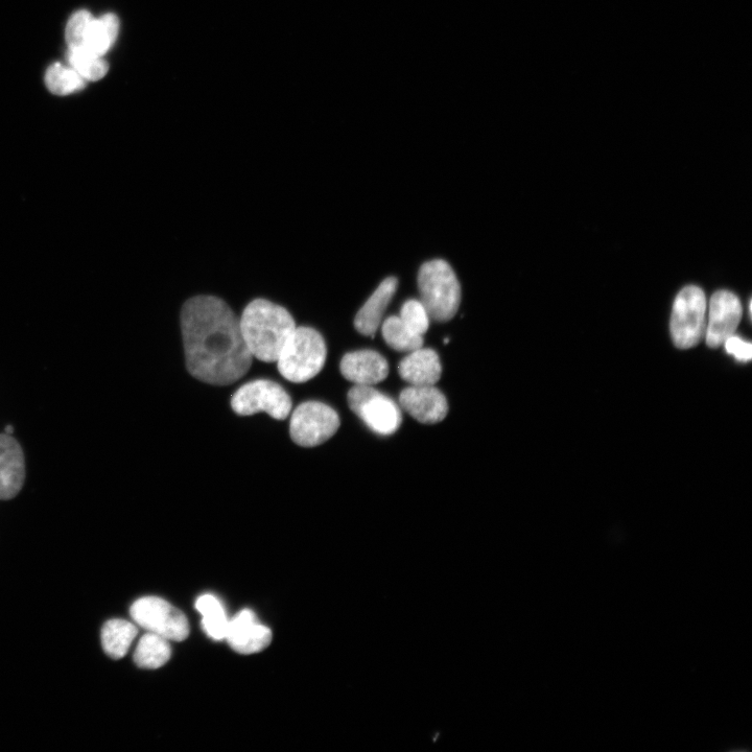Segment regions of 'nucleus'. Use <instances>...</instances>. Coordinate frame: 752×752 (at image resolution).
<instances>
[{
	"mask_svg": "<svg viewBox=\"0 0 752 752\" xmlns=\"http://www.w3.org/2000/svg\"><path fill=\"white\" fill-rule=\"evenodd\" d=\"M421 302L430 318L438 322L452 320L459 310L461 289L452 267L441 260L423 265L418 275Z\"/></svg>",
	"mask_w": 752,
	"mask_h": 752,
	"instance_id": "4",
	"label": "nucleus"
},
{
	"mask_svg": "<svg viewBox=\"0 0 752 752\" xmlns=\"http://www.w3.org/2000/svg\"><path fill=\"white\" fill-rule=\"evenodd\" d=\"M724 344L728 354L734 356L737 360L741 362H748L751 360L752 346L750 343L732 336L731 338H728Z\"/></svg>",
	"mask_w": 752,
	"mask_h": 752,
	"instance_id": "26",
	"label": "nucleus"
},
{
	"mask_svg": "<svg viewBox=\"0 0 752 752\" xmlns=\"http://www.w3.org/2000/svg\"><path fill=\"white\" fill-rule=\"evenodd\" d=\"M225 639L234 651L252 654L271 644L272 631L257 622L252 610L244 609L229 621Z\"/></svg>",
	"mask_w": 752,
	"mask_h": 752,
	"instance_id": "12",
	"label": "nucleus"
},
{
	"mask_svg": "<svg viewBox=\"0 0 752 752\" xmlns=\"http://www.w3.org/2000/svg\"><path fill=\"white\" fill-rule=\"evenodd\" d=\"M137 627L129 621H107L101 633L102 647L112 660H121L129 651L137 636Z\"/></svg>",
	"mask_w": 752,
	"mask_h": 752,
	"instance_id": "18",
	"label": "nucleus"
},
{
	"mask_svg": "<svg viewBox=\"0 0 752 752\" xmlns=\"http://www.w3.org/2000/svg\"><path fill=\"white\" fill-rule=\"evenodd\" d=\"M348 406L375 434L393 435L402 426V412L390 397L372 386L356 385L347 395Z\"/></svg>",
	"mask_w": 752,
	"mask_h": 752,
	"instance_id": "5",
	"label": "nucleus"
},
{
	"mask_svg": "<svg viewBox=\"0 0 752 752\" xmlns=\"http://www.w3.org/2000/svg\"><path fill=\"white\" fill-rule=\"evenodd\" d=\"M344 378L359 386H373L382 383L389 374L387 360L373 350L350 352L340 364Z\"/></svg>",
	"mask_w": 752,
	"mask_h": 752,
	"instance_id": "13",
	"label": "nucleus"
},
{
	"mask_svg": "<svg viewBox=\"0 0 752 752\" xmlns=\"http://www.w3.org/2000/svg\"><path fill=\"white\" fill-rule=\"evenodd\" d=\"M86 82L74 68L66 67L61 63L51 65L45 74L46 87L57 96H67V94L82 90Z\"/></svg>",
	"mask_w": 752,
	"mask_h": 752,
	"instance_id": "22",
	"label": "nucleus"
},
{
	"mask_svg": "<svg viewBox=\"0 0 752 752\" xmlns=\"http://www.w3.org/2000/svg\"><path fill=\"white\" fill-rule=\"evenodd\" d=\"M399 318L402 319L413 333L419 336H423L428 332L431 318L425 305L419 300H408L403 305Z\"/></svg>",
	"mask_w": 752,
	"mask_h": 752,
	"instance_id": "24",
	"label": "nucleus"
},
{
	"mask_svg": "<svg viewBox=\"0 0 752 752\" xmlns=\"http://www.w3.org/2000/svg\"><path fill=\"white\" fill-rule=\"evenodd\" d=\"M119 31L120 20L114 14L92 18L85 33L83 49L103 57L115 43Z\"/></svg>",
	"mask_w": 752,
	"mask_h": 752,
	"instance_id": "17",
	"label": "nucleus"
},
{
	"mask_svg": "<svg viewBox=\"0 0 752 752\" xmlns=\"http://www.w3.org/2000/svg\"><path fill=\"white\" fill-rule=\"evenodd\" d=\"M171 653L169 640L148 632L138 642L134 662L139 668L158 669L170 661Z\"/></svg>",
	"mask_w": 752,
	"mask_h": 752,
	"instance_id": "19",
	"label": "nucleus"
},
{
	"mask_svg": "<svg viewBox=\"0 0 752 752\" xmlns=\"http://www.w3.org/2000/svg\"><path fill=\"white\" fill-rule=\"evenodd\" d=\"M397 289V279L389 277L375 290L355 319L357 331L364 336H373L382 322L392 297Z\"/></svg>",
	"mask_w": 752,
	"mask_h": 752,
	"instance_id": "16",
	"label": "nucleus"
},
{
	"mask_svg": "<svg viewBox=\"0 0 752 752\" xmlns=\"http://www.w3.org/2000/svg\"><path fill=\"white\" fill-rule=\"evenodd\" d=\"M26 479L25 456L11 435H0V500L15 498Z\"/></svg>",
	"mask_w": 752,
	"mask_h": 752,
	"instance_id": "14",
	"label": "nucleus"
},
{
	"mask_svg": "<svg viewBox=\"0 0 752 752\" xmlns=\"http://www.w3.org/2000/svg\"><path fill=\"white\" fill-rule=\"evenodd\" d=\"M68 60L72 68L86 81H100L109 70L108 63L101 56L85 49L69 50Z\"/></svg>",
	"mask_w": 752,
	"mask_h": 752,
	"instance_id": "23",
	"label": "nucleus"
},
{
	"mask_svg": "<svg viewBox=\"0 0 752 752\" xmlns=\"http://www.w3.org/2000/svg\"><path fill=\"white\" fill-rule=\"evenodd\" d=\"M742 318V305L739 298L728 291L715 293L710 303V321L705 331L707 344L718 348L734 336Z\"/></svg>",
	"mask_w": 752,
	"mask_h": 752,
	"instance_id": "10",
	"label": "nucleus"
},
{
	"mask_svg": "<svg viewBox=\"0 0 752 752\" xmlns=\"http://www.w3.org/2000/svg\"><path fill=\"white\" fill-rule=\"evenodd\" d=\"M402 408L425 425H435L449 413L448 401L435 386H410L399 395Z\"/></svg>",
	"mask_w": 752,
	"mask_h": 752,
	"instance_id": "11",
	"label": "nucleus"
},
{
	"mask_svg": "<svg viewBox=\"0 0 752 752\" xmlns=\"http://www.w3.org/2000/svg\"><path fill=\"white\" fill-rule=\"evenodd\" d=\"M13 432H14V429H13V427H12V426H8V427L6 428V434H8V435H12V434H13Z\"/></svg>",
	"mask_w": 752,
	"mask_h": 752,
	"instance_id": "27",
	"label": "nucleus"
},
{
	"mask_svg": "<svg viewBox=\"0 0 752 752\" xmlns=\"http://www.w3.org/2000/svg\"><path fill=\"white\" fill-rule=\"evenodd\" d=\"M181 332L188 372L208 385L229 386L249 372L253 357L240 318L221 298L199 295L181 310Z\"/></svg>",
	"mask_w": 752,
	"mask_h": 752,
	"instance_id": "1",
	"label": "nucleus"
},
{
	"mask_svg": "<svg viewBox=\"0 0 752 752\" xmlns=\"http://www.w3.org/2000/svg\"><path fill=\"white\" fill-rule=\"evenodd\" d=\"M327 357L325 341L312 327H296L276 361L281 376L294 384H304L323 369Z\"/></svg>",
	"mask_w": 752,
	"mask_h": 752,
	"instance_id": "3",
	"label": "nucleus"
},
{
	"mask_svg": "<svg viewBox=\"0 0 752 752\" xmlns=\"http://www.w3.org/2000/svg\"><path fill=\"white\" fill-rule=\"evenodd\" d=\"M130 615L138 626L169 641L182 642L190 636V624L182 611L161 598L136 600Z\"/></svg>",
	"mask_w": 752,
	"mask_h": 752,
	"instance_id": "8",
	"label": "nucleus"
},
{
	"mask_svg": "<svg viewBox=\"0 0 752 752\" xmlns=\"http://www.w3.org/2000/svg\"><path fill=\"white\" fill-rule=\"evenodd\" d=\"M707 298L698 287H687L679 293L671 318V334L675 346L690 349L697 346L705 335Z\"/></svg>",
	"mask_w": 752,
	"mask_h": 752,
	"instance_id": "7",
	"label": "nucleus"
},
{
	"mask_svg": "<svg viewBox=\"0 0 752 752\" xmlns=\"http://www.w3.org/2000/svg\"><path fill=\"white\" fill-rule=\"evenodd\" d=\"M340 425V417L332 407L320 402H307L294 410L290 435L301 448H315L334 437Z\"/></svg>",
	"mask_w": 752,
	"mask_h": 752,
	"instance_id": "9",
	"label": "nucleus"
},
{
	"mask_svg": "<svg viewBox=\"0 0 752 752\" xmlns=\"http://www.w3.org/2000/svg\"><path fill=\"white\" fill-rule=\"evenodd\" d=\"M398 373L411 386H435L441 378L442 367L435 350L421 347L399 363Z\"/></svg>",
	"mask_w": 752,
	"mask_h": 752,
	"instance_id": "15",
	"label": "nucleus"
},
{
	"mask_svg": "<svg viewBox=\"0 0 752 752\" xmlns=\"http://www.w3.org/2000/svg\"><path fill=\"white\" fill-rule=\"evenodd\" d=\"M196 608L203 617L202 626L207 636L216 641L224 640L229 621L219 600L211 595L201 596Z\"/></svg>",
	"mask_w": 752,
	"mask_h": 752,
	"instance_id": "20",
	"label": "nucleus"
},
{
	"mask_svg": "<svg viewBox=\"0 0 752 752\" xmlns=\"http://www.w3.org/2000/svg\"><path fill=\"white\" fill-rule=\"evenodd\" d=\"M386 343L398 352H412L423 346V338L411 329L399 317L388 318L382 327Z\"/></svg>",
	"mask_w": 752,
	"mask_h": 752,
	"instance_id": "21",
	"label": "nucleus"
},
{
	"mask_svg": "<svg viewBox=\"0 0 752 752\" xmlns=\"http://www.w3.org/2000/svg\"><path fill=\"white\" fill-rule=\"evenodd\" d=\"M292 398L279 384L256 380L243 385L231 398V408L240 416L267 413L276 420H285L292 411Z\"/></svg>",
	"mask_w": 752,
	"mask_h": 752,
	"instance_id": "6",
	"label": "nucleus"
},
{
	"mask_svg": "<svg viewBox=\"0 0 752 752\" xmlns=\"http://www.w3.org/2000/svg\"><path fill=\"white\" fill-rule=\"evenodd\" d=\"M240 325L251 356L265 363H276L297 327L287 309L263 298L254 299L247 305Z\"/></svg>",
	"mask_w": 752,
	"mask_h": 752,
	"instance_id": "2",
	"label": "nucleus"
},
{
	"mask_svg": "<svg viewBox=\"0 0 752 752\" xmlns=\"http://www.w3.org/2000/svg\"><path fill=\"white\" fill-rule=\"evenodd\" d=\"M92 18V15L84 10L70 17L65 33L69 50L83 49L85 33Z\"/></svg>",
	"mask_w": 752,
	"mask_h": 752,
	"instance_id": "25",
	"label": "nucleus"
}]
</instances>
